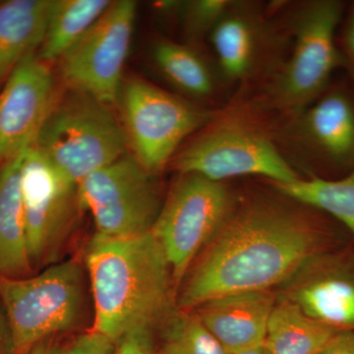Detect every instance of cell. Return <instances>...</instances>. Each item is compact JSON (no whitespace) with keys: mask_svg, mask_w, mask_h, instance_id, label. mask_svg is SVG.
<instances>
[{"mask_svg":"<svg viewBox=\"0 0 354 354\" xmlns=\"http://www.w3.org/2000/svg\"><path fill=\"white\" fill-rule=\"evenodd\" d=\"M309 265L308 276L286 298L317 322L337 330H354V266L326 253Z\"/></svg>","mask_w":354,"mask_h":354,"instance_id":"cell-15","label":"cell"},{"mask_svg":"<svg viewBox=\"0 0 354 354\" xmlns=\"http://www.w3.org/2000/svg\"><path fill=\"white\" fill-rule=\"evenodd\" d=\"M330 234L325 221L271 200L234 206L184 279L177 305L191 311L223 295L269 290L325 253Z\"/></svg>","mask_w":354,"mask_h":354,"instance_id":"cell-1","label":"cell"},{"mask_svg":"<svg viewBox=\"0 0 354 354\" xmlns=\"http://www.w3.org/2000/svg\"><path fill=\"white\" fill-rule=\"evenodd\" d=\"M20 187L32 266L50 264L81 209L77 183L30 146L21 165Z\"/></svg>","mask_w":354,"mask_h":354,"instance_id":"cell-12","label":"cell"},{"mask_svg":"<svg viewBox=\"0 0 354 354\" xmlns=\"http://www.w3.org/2000/svg\"><path fill=\"white\" fill-rule=\"evenodd\" d=\"M127 145L109 106L70 91L55 101L31 146L78 184L125 155Z\"/></svg>","mask_w":354,"mask_h":354,"instance_id":"cell-5","label":"cell"},{"mask_svg":"<svg viewBox=\"0 0 354 354\" xmlns=\"http://www.w3.org/2000/svg\"><path fill=\"white\" fill-rule=\"evenodd\" d=\"M114 354H155L152 328H140L116 344Z\"/></svg>","mask_w":354,"mask_h":354,"instance_id":"cell-27","label":"cell"},{"mask_svg":"<svg viewBox=\"0 0 354 354\" xmlns=\"http://www.w3.org/2000/svg\"><path fill=\"white\" fill-rule=\"evenodd\" d=\"M230 0H194L183 4L184 28L188 36L199 39L211 34L218 21L227 12Z\"/></svg>","mask_w":354,"mask_h":354,"instance_id":"cell-24","label":"cell"},{"mask_svg":"<svg viewBox=\"0 0 354 354\" xmlns=\"http://www.w3.org/2000/svg\"><path fill=\"white\" fill-rule=\"evenodd\" d=\"M50 0H10L0 6V82L41 48Z\"/></svg>","mask_w":354,"mask_h":354,"instance_id":"cell-18","label":"cell"},{"mask_svg":"<svg viewBox=\"0 0 354 354\" xmlns=\"http://www.w3.org/2000/svg\"><path fill=\"white\" fill-rule=\"evenodd\" d=\"M346 7L339 0H311L293 11L290 55L268 77L254 111H276L285 122L325 92L344 68L337 36Z\"/></svg>","mask_w":354,"mask_h":354,"instance_id":"cell-3","label":"cell"},{"mask_svg":"<svg viewBox=\"0 0 354 354\" xmlns=\"http://www.w3.org/2000/svg\"><path fill=\"white\" fill-rule=\"evenodd\" d=\"M118 101L127 144L152 174L172 160L184 140L220 114L138 77L123 81Z\"/></svg>","mask_w":354,"mask_h":354,"instance_id":"cell-7","label":"cell"},{"mask_svg":"<svg viewBox=\"0 0 354 354\" xmlns=\"http://www.w3.org/2000/svg\"><path fill=\"white\" fill-rule=\"evenodd\" d=\"M337 41L346 75L354 83V2L346 7L337 32Z\"/></svg>","mask_w":354,"mask_h":354,"instance_id":"cell-25","label":"cell"},{"mask_svg":"<svg viewBox=\"0 0 354 354\" xmlns=\"http://www.w3.org/2000/svg\"><path fill=\"white\" fill-rule=\"evenodd\" d=\"M85 262L94 300V332L118 344L128 333L153 329L169 315L176 286L152 232L127 239L95 234Z\"/></svg>","mask_w":354,"mask_h":354,"instance_id":"cell-2","label":"cell"},{"mask_svg":"<svg viewBox=\"0 0 354 354\" xmlns=\"http://www.w3.org/2000/svg\"><path fill=\"white\" fill-rule=\"evenodd\" d=\"M316 354H354V330H339Z\"/></svg>","mask_w":354,"mask_h":354,"instance_id":"cell-28","label":"cell"},{"mask_svg":"<svg viewBox=\"0 0 354 354\" xmlns=\"http://www.w3.org/2000/svg\"><path fill=\"white\" fill-rule=\"evenodd\" d=\"M55 101V76L39 55L23 59L0 94V167L24 153Z\"/></svg>","mask_w":354,"mask_h":354,"instance_id":"cell-13","label":"cell"},{"mask_svg":"<svg viewBox=\"0 0 354 354\" xmlns=\"http://www.w3.org/2000/svg\"><path fill=\"white\" fill-rule=\"evenodd\" d=\"M109 0H50L48 24L39 57L50 62L82 38L111 6Z\"/></svg>","mask_w":354,"mask_h":354,"instance_id":"cell-21","label":"cell"},{"mask_svg":"<svg viewBox=\"0 0 354 354\" xmlns=\"http://www.w3.org/2000/svg\"><path fill=\"white\" fill-rule=\"evenodd\" d=\"M0 299L10 328L11 354H28L50 335L74 329L82 321V266L68 260L36 276H0Z\"/></svg>","mask_w":354,"mask_h":354,"instance_id":"cell-4","label":"cell"},{"mask_svg":"<svg viewBox=\"0 0 354 354\" xmlns=\"http://www.w3.org/2000/svg\"><path fill=\"white\" fill-rule=\"evenodd\" d=\"M160 354H230L202 322L196 312L183 311L167 326Z\"/></svg>","mask_w":354,"mask_h":354,"instance_id":"cell-23","label":"cell"},{"mask_svg":"<svg viewBox=\"0 0 354 354\" xmlns=\"http://www.w3.org/2000/svg\"><path fill=\"white\" fill-rule=\"evenodd\" d=\"M276 298L270 290L232 293L197 307L207 329L234 354L265 344Z\"/></svg>","mask_w":354,"mask_h":354,"instance_id":"cell-16","label":"cell"},{"mask_svg":"<svg viewBox=\"0 0 354 354\" xmlns=\"http://www.w3.org/2000/svg\"><path fill=\"white\" fill-rule=\"evenodd\" d=\"M24 153L0 167V276L6 278H25L32 267L20 187Z\"/></svg>","mask_w":354,"mask_h":354,"instance_id":"cell-17","label":"cell"},{"mask_svg":"<svg viewBox=\"0 0 354 354\" xmlns=\"http://www.w3.org/2000/svg\"><path fill=\"white\" fill-rule=\"evenodd\" d=\"M234 206V196L223 183L180 174L152 230L171 265L176 290Z\"/></svg>","mask_w":354,"mask_h":354,"instance_id":"cell-8","label":"cell"},{"mask_svg":"<svg viewBox=\"0 0 354 354\" xmlns=\"http://www.w3.org/2000/svg\"><path fill=\"white\" fill-rule=\"evenodd\" d=\"M155 64L169 83L186 97L211 100L218 88V76L203 55L189 46L162 39L153 50Z\"/></svg>","mask_w":354,"mask_h":354,"instance_id":"cell-20","label":"cell"},{"mask_svg":"<svg viewBox=\"0 0 354 354\" xmlns=\"http://www.w3.org/2000/svg\"><path fill=\"white\" fill-rule=\"evenodd\" d=\"M57 346H53L48 342H44L38 344L36 348L32 349L28 354H55L57 351Z\"/></svg>","mask_w":354,"mask_h":354,"instance_id":"cell-29","label":"cell"},{"mask_svg":"<svg viewBox=\"0 0 354 354\" xmlns=\"http://www.w3.org/2000/svg\"><path fill=\"white\" fill-rule=\"evenodd\" d=\"M116 344L94 330L77 337L75 341L62 348H57L55 354H114Z\"/></svg>","mask_w":354,"mask_h":354,"instance_id":"cell-26","label":"cell"},{"mask_svg":"<svg viewBox=\"0 0 354 354\" xmlns=\"http://www.w3.org/2000/svg\"><path fill=\"white\" fill-rule=\"evenodd\" d=\"M136 10V2L131 0L111 2L82 38L59 58L60 75L71 91L109 106L118 101Z\"/></svg>","mask_w":354,"mask_h":354,"instance_id":"cell-11","label":"cell"},{"mask_svg":"<svg viewBox=\"0 0 354 354\" xmlns=\"http://www.w3.org/2000/svg\"><path fill=\"white\" fill-rule=\"evenodd\" d=\"M274 184L281 195L335 218L354 239V169L339 178L310 176L292 183Z\"/></svg>","mask_w":354,"mask_h":354,"instance_id":"cell-22","label":"cell"},{"mask_svg":"<svg viewBox=\"0 0 354 354\" xmlns=\"http://www.w3.org/2000/svg\"><path fill=\"white\" fill-rule=\"evenodd\" d=\"M153 176L134 156L123 155L77 184L81 209L90 212L97 234L127 239L152 232L162 206Z\"/></svg>","mask_w":354,"mask_h":354,"instance_id":"cell-9","label":"cell"},{"mask_svg":"<svg viewBox=\"0 0 354 354\" xmlns=\"http://www.w3.org/2000/svg\"><path fill=\"white\" fill-rule=\"evenodd\" d=\"M286 150L339 178L354 169V83L348 75L333 79L315 102L281 125Z\"/></svg>","mask_w":354,"mask_h":354,"instance_id":"cell-10","label":"cell"},{"mask_svg":"<svg viewBox=\"0 0 354 354\" xmlns=\"http://www.w3.org/2000/svg\"><path fill=\"white\" fill-rule=\"evenodd\" d=\"M234 354H271L265 344Z\"/></svg>","mask_w":354,"mask_h":354,"instance_id":"cell-30","label":"cell"},{"mask_svg":"<svg viewBox=\"0 0 354 354\" xmlns=\"http://www.w3.org/2000/svg\"><path fill=\"white\" fill-rule=\"evenodd\" d=\"M274 34L252 4L234 1L209 34L220 74L230 83H246L259 73Z\"/></svg>","mask_w":354,"mask_h":354,"instance_id":"cell-14","label":"cell"},{"mask_svg":"<svg viewBox=\"0 0 354 354\" xmlns=\"http://www.w3.org/2000/svg\"><path fill=\"white\" fill-rule=\"evenodd\" d=\"M337 332L305 315L286 297L272 310L265 344L271 354H316Z\"/></svg>","mask_w":354,"mask_h":354,"instance_id":"cell-19","label":"cell"},{"mask_svg":"<svg viewBox=\"0 0 354 354\" xmlns=\"http://www.w3.org/2000/svg\"><path fill=\"white\" fill-rule=\"evenodd\" d=\"M172 162L180 174H198L216 183L244 176L279 184L300 178L271 135L239 111L218 114Z\"/></svg>","mask_w":354,"mask_h":354,"instance_id":"cell-6","label":"cell"}]
</instances>
